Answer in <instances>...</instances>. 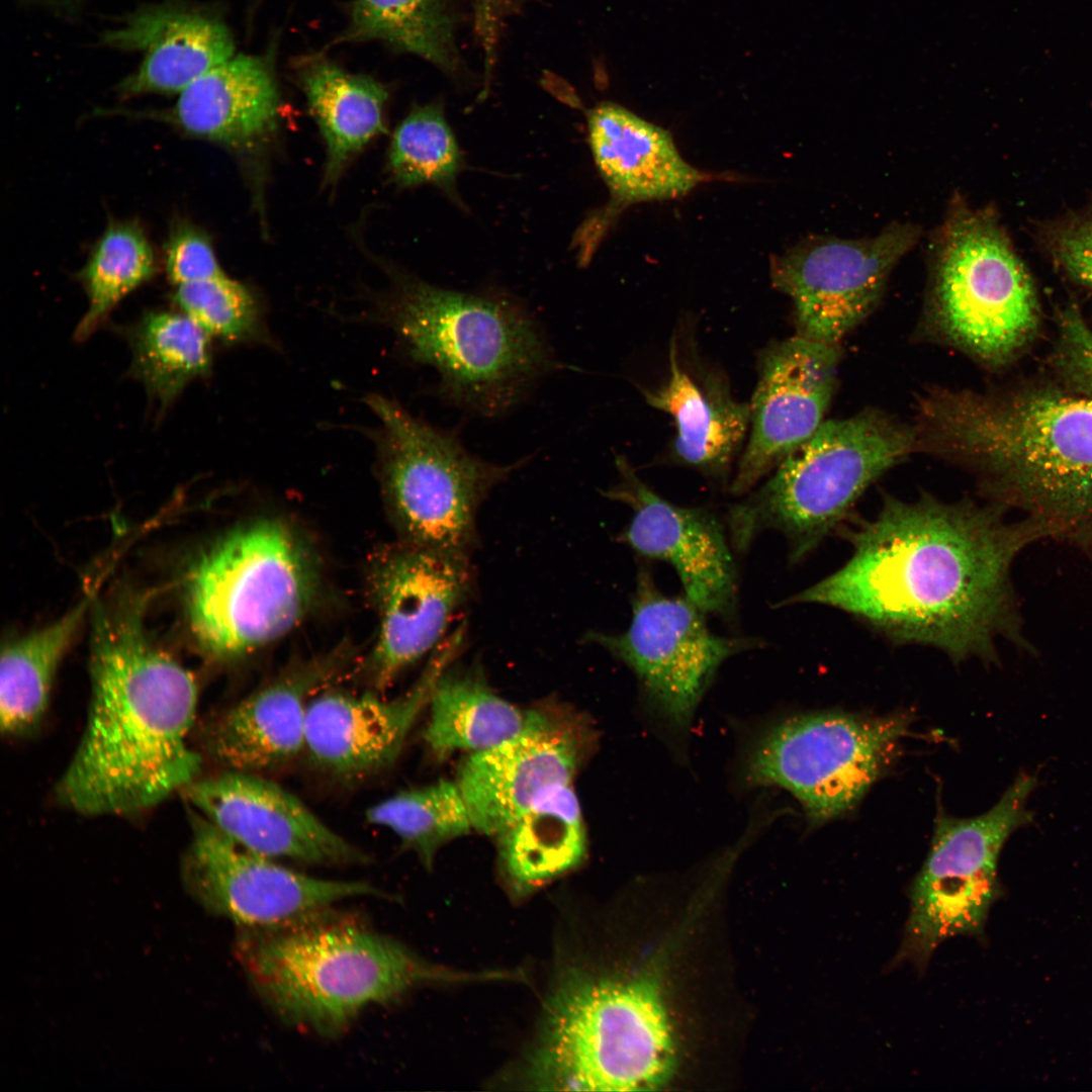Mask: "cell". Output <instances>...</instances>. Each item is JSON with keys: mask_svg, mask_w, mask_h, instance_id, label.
<instances>
[{"mask_svg": "<svg viewBox=\"0 0 1092 1092\" xmlns=\"http://www.w3.org/2000/svg\"><path fill=\"white\" fill-rule=\"evenodd\" d=\"M920 237V226L895 221L870 238L814 237L774 259L771 281L793 301L797 334L841 346L873 312L893 268Z\"/></svg>", "mask_w": 1092, "mask_h": 1092, "instance_id": "cell-15", "label": "cell"}, {"mask_svg": "<svg viewBox=\"0 0 1092 1092\" xmlns=\"http://www.w3.org/2000/svg\"><path fill=\"white\" fill-rule=\"evenodd\" d=\"M631 604L632 619L624 632L589 631L583 641L625 663L647 701L676 729L691 722L726 659L760 646L755 639L713 633L703 611L686 597L662 594L646 567L639 569Z\"/></svg>", "mask_w": 1092, "mask_h": 1092, "instance_id": "cell-13", "label": "cell"}, {"mask_svg": "<svg viewBox=\"0 0 1092 1092\" xmlns=\"http://www.w3.org/2000/svg\"><path fill=\"white\" fill-rule=\"evenodd\" d=\"M181 877L200 906L240 928L286 924L348 898L389 897L367 882L322 879L283 867L242 847L195 811Z\"/></svg>", "mask_w": 1092, "mask_h": 1092, "instance_id": "cell-14", "label": "cell"}, {"mask_svg": "<svg viewBox=\"0 0 1092 1092\" xmlns=\"http://www.w3.org/2000/svg\"><path fill=\"white\" fill-rule=\"evenodd\" d=\"M87 609L86 602L57 621L10 642L0 667V728L22 735L42 718L58 666Z\"/></svg>", "mask_w": 1092, "mask_h": 1092, "instance_id": "cell-30", "label": "cell"}, {"mask_svg": "<svg viewBox=\"0 0 1092 1092\" xmlns=\"http://www.w3.org/2000/svg\"><path fill=\"white\" fill-rule=\"evenodd\" d=\"M278 106L272 59L240 54L187 86L160 117L186 135L247 149L275 129Z\"/></svg>", "mask_w": 1092, "mask_h": 1092, "instance_id": "cell-23", "label": "cell"}, {"mask_svg": "<svg viewBox=\"0 0 1092 1092\" xmlns=\"http://www.w3.org/2000/svg\"><path fill=\"white\" fill-rule=\"evenodd\" d=\"M840 357V345L798 334L761 353L749 404L750 435L731 484L734 494L747 492L824 422Z\"/></svg>", "mask_w": 1092, "mask_h": 1092, "instance_id": "cell-17", "label": "cell"}, {"mask_svg": "<svg viewBox=\"0 0 1092 1092\" xmlns=\"http://www.w3.org/2000/svg\"><path fill=\"white\" fill-rule=\"evenodd\" d=\"M647 403L669 414L676 425V458L705 474L722 476L750 425L749 404L736 401L720 382L700 384L679 365L674 338L669 377L656 390H644Z\"/></svg>", "mask_w": 1092, "mask_h": 1092, "instance_id": "cell-26", "label": "cell"}, {"mask_svg": "<svg viewBox=\"0 0 1092 1092\" xmlns=\"http://www.w3.org/2000/svg\"><path fill=\"white\" fill-rule=\"evenodd\" d=\"M619 481L603 494L632 510L620 540L639 555L673 567L685 597L701 611L735 614L736 569L724 529L708 511L676 506L659 496L616 456Z\"/></svg>", "mask_w": 1092, "mask_h": 1092, "instance_id": "cell-19", "label": "cell"}, {"mask_svg": "<svg viewBox=\"0 0 1092 1092\" xmlns=\"http://www.w3.org/2000/svg\"><path fill=\"white\" fill-rule=\"evenodd\" d=\"M165 268L175 286L224 274L207 236L186 222L176 225L168 238Z\"/></svg>", "mask_w": 1092, "mask_h": 1092, "instance_id": "cell-38", "label": "cell"}, {"mask_svg": "<svg viewBox=\"0 0 1092 1092\" xmlns=\"http://www.w3.org/2000/svg\"><path fill=\"white\" fill-rule=\"evenodd\" d=\"M911 723L906 712L792 716L752 740L740 777L747 787L776 786L790 792L810 825H822L854 808L890 768Z\"/></svg>", "mask_w": 1092, "mask_h": 1092, "instance_id": "cell-11", "label": "cell"}, {"mask_svg": "<svg viewBox=\"0 0 1092 1092\" xmlns=\"http://www.w3.org/2000/svg\"><path fill=\"white\" fill-rule=\"evenodd\" d=\"M930 259L927 336L993 369L1024 352L1039 326L1036 293L993 215L953 200Z\"/></svg>", "mask_w": 1092, "mask_h": 1092, "instance_id": "cell-8", "label": "cell"}, {"mask_svg": "<svg viewBox=\"0 0 1092 1092\" xmlns=\"http://www.w3.org/2000/svg\"><path fill=\"white\" fill-rule=\"evenodd\" d=\"M366 818L390 830L427 867L442 845L473 828L457 783L444 780L382 800L367 810Z\"/></svg>", "mask_w": 1092, "mask_h": 1092, "instance_id": "cell-34", "label": "cell"}, {"mask_svg": "<svg viewBox=\"0 0 1092 1092\" xmlns=\"http://www.w3.org/2000/svg\"><path fill=\"white\" fill-rule=\"evenodd\" d=\"M111 46L139 50L144 60L121 84L126 95L180 93L235 55L228 26L215 17L174 9L141 13L108 33Z\"/></svg>", "mask_w": 1092, "mask_h": 1092, "instance_id": "cell-25", "label": "cell"}, {"mask_svg": "<svg viewBox=\"0 0 1092 1092\" xmlns=\"http://www.w3.org/2000/svg\"><path fill=\"white\" fill-rule=\"evenodd\" d=\"M173 300L210 337L233 344L266 340L257 299L225 274L177 285Z\"/></svg>", "mask_w": 1092, "mask_h": 1092, "instance_id": "cell-36", "label": "cell"}, {"mask_svg": "<svg viewBox=\"0 0 1092 1092\" xmlns=\"http://www.w3.org/2000/svg\"><path fill=\"white\" fill-rule=\"evenodd\" d=\"M464 634L459 626L447 636L403 696L383 700L342 692L314 695L307 707L304 745L313 762L345 779L364 777L393 762L438 677L463 647Z\"/></svg>", "mask_w": 1092, "mask_h": 1092, "instance_id": "cell-20", "label": "cell"}, {"mask_svg": "<svg viewBox=\"0 0 1092 1092\" xmlns=\"http://www.w3.org/2000/svg\"><path fill=\"white\" fill-rule=\"evenodd\" d=\"M127 333L130 374L165 408L192 380L210 372V336L181 312H146Z\"/></svg>", "mask_w": 1092, "mask_h": 1092, "instance_id": "cell-32", "label": "cell"}, {"mask_svg": "<svg viewBox=\"0 0 1092 1092\" xmlns=\"http://www.w3.org/2000/svg\"><path fill=\"white\" fill-rule=\"evenodd\" d=\"M1052 364L1060 381L1092 395V327L1075 307L1059 315Z\"/></svg>", "mask_w": 1092, "mask_h": 1092, "instance_id": "cell-37", "label": "cell"}, {"mask_svg": "<svg viewBox=\"0 0 1092 1092\" xmlns=\"http://www.w3.org/2000/svg\"><path fill=\"white\" fill-rule=\"evenodd\" d=\"M297 65L300 87L326 143L325 179L333 183L347 162L384 131L388 93L374 78L349 73L322 56Z\"/></svg>", "mask_w": 1092, "mask_h": 1092, "instance_id": "cell-28", "label": "cell"}, {"mask_svg": "<svg viewBox=\"0 0 1092 1092\" xmlns=\"http://www.w3.org/2000/svg\"><path fill=\"white\" fill-rule=\"evenodd\" d=\"M365 401L379 421L382 485L404 542L470 557L481 504L525 459L486 461L453 431L416 418L393 399L373 393Z\"/></svg>", "mask_w": 1092, "mask_h": 1092, "instance_id": "cell-10", "label": "cell"}, {"mask_svg": "<svg viewBox=\"0 0 1092 1092\" xmlns=\"http://www.w3.org/2000/svg\"><path fill=\"white\" fill-rule=\"evenodd\" d=\"M429 705L423 738L436 757L496 746L521 733L531 714L495 694L476 664L447 666L435 682Z\"/></svg>", "mask_w": 1092, "mask_h": 1092, "instance_id": "cell-29", "label": "cell"}, {"mask_svg": "<svg viewBox=\"0 0 1092 1092\" xmlns=\"http://www.w3.org/2000/svg\"><path fill=\"white\" fill-rule=\"evenodd\" d=\"M461 156L441 106L416 107L397 126L388 152V170L402 187L432 183L454 194Z\"/></svg>", "mask_w": 1092, "mask_h": 1092, "instance_id": "cell-35", "label": "cell"}, {"mask_svg": "<svg viewBox=\"0 0 1092 1092\" xmlns=\"http://www.w3.org/2000/svg\"><path fill=\"white\" fill-rule=\"evenodd\" d=\"M455 25L446 0H352L335 42L379 41L454 73L460 67Z\"/></svg>", "mask_w": 1092, "mask_h": 1092, "instance_id": "cell-31", "label": "cell"}, {"mask_svg": "<svg viewBox=\"0 0 1092 1092\" xmlns=\"http://www.w3.org/2000/svg\"><path fill=\"white\" fill-rule=\"evenodd\" d=\"M1035 779L1023 775L987 812L971 818L939 813L931 846L911 888L900 954L924 964L946 938L978 933L998 893L997 861L1008 837L1031 821Z\"/></svg>", "mask_w": 1092, "mask_h": 1092, "instance_id": "cell-12", "label": "cell"}, {"mask_svg": "<svg viewBox=\"0 0 1092 1092\" xmlns=\"http://www.w3.org/2000/svg\"><path fill=\"white\" fill-rule=\"evenodd\" d=\"M407 356L439 376L447 399L484 417L522 401L558 362L518 302L402 279L384 308Z\"/></svg>", "mask_w": 1092, "mask_h": 1092, "instance_id": "cell-5", "label": "cell"}, {"mask_svg": "<svg viewBox=\"0 0 1092 1092\" xmlns=\"http://www.w3.org/2000/svg\"><path fill=\"white\" fill-rule=\"evenodd\" d=\"M1055 253L1066 272L1092 290V217L1062 231Z\"/></svg>", "mask_w": 1092, "mask_h": 1092, "instance_id": "cell-39", "label": "cell"}, {"mask_svg": "<svg viewBox=\"0 0 1092 1092\" xmlns=\"http://www.w3.org/2000/svg\"><path fill=\"white\" fill-rule=\"evenodd\" d=\"M673 1063L670 1025L646 980L594 981L572 971L552 994L526 1075L546 1090L653 1089Z\"/></svg>", "mask_w": 1092, "mask_h": 1092, "instance_id": "cell-7", "label": "cell"}, {"mask_svg": "<svg viewBox=\"0 0 1092 1092\" xmlns=\"http://www.w3.org/2000/svg\"><path fill=\"white\" fill-rule=\"evenodd\" d=\"M156 259L143 229L130 221H112L103 232L78 274L88 307L75 330L83 341L128 293L155 274Z\"/></svg>", "mask_w": 1092, "mask_h": 1092, "instance_id": "cell-33", "label": "cell"}, {"mask_svg": "<svg viewBox=\"0 0 1092 1092\" xmlns=\"http://www.w3.org/2000/svg\"><path fill=\"white\" fill-rule=\"evenodd\" d=\"M480 31L489 44L492 36L494 0H475Z\"/></svg>", "mask_w": 1092, "mask_h": 1092, "instance_id": "cell-40", "label": "cell"}, {"mask_svg": "<svg viewBox=\"0 0 1092 1092\" xmlns=\"http://www.w3.org/2000/svg\"><path fill=\"white\" fill-rule=\"evenodd\" d=\"M473 586L470 557L405 542L380 557L372 571L379 629L369 661L376 688L438 648Z\"/></svg>", "mask_w": 1092, "mask_h": 1092, "instance_id": "cell-16", "label": "cell"}, {"mask_svg": "<svg viewBox=\"0 0 1092 1092\" xmlns=\"http://www.w3.org/2000/svg\"><path fill=\"white\" fill-rule=\"evenodd\" d=\"M589 145L615 205L673 199L705 180L668 131L611 102L588 113Z\"/></svg>", "mask_w": 1092, "mask_h": 1092, "instance_id": "cell-24", "label": "cell"}, {"mask_svg": "<svg viewBox=\"0 0 1092 1092\" xmlns=\"http://www.w3.org/2000/svg\"><path fill=\"white\" fill-rule=\"evenodd\" d=\"M317 588L315 560L289 526L257 520L215 542L189 585L192 631L210 655L235 659L284 636Z\"/></svg>", "mask_w": 1092, "mask_h": 1092, "instance_id": "cell-9", "label": "cell"}, {"mask_svg": "<svg viewBox=\"0 0 1092 1092\" xmlns=\"http://www.w3.org/2000/svg\"><path fill=\"white\" fill-rule=\"evenodd\" d=\"M503 874L517 893L534 888L578 866L586 834L571 783L545 791L497 837Z\"/></svg>", "mask_w": 1092, "mask_h": 1092, "instance_id": "cell-27", "label": "cell"}, {"mask_svg": "<svg viewBox=\"0 0 1092 1092\" xmlns=\"http://www.w3.org/2000/svg\"><path fill=\"white\" fill-rule=\"evenodd\" d=\"M914 410L918 451L968 469L988 502L1092 560V395L1061 381L932 386Z\"/></svg>", "mask_w": 1092, "mask_h": 1092, "instance_id": "cell-3", "label": "cell"}, {"mask_svg": "<svg viewBox=\"0 0 1092 1092\" xmlns=\"http://www.w3.org/2000/svg\"><path fill=\"white\" fill-rule=\"evenodd\" d=\"M139 607L102 608L95 618L86 724L55 790L82 815L143 812L183 793L200 771L189 744L195 678L149 641Z\"/></svg>", "mask_w": 1092, "mask_h": 1092, "instance_id": "cell-2", "label": "cell"}, {"mask_svg": "<svg viewBox=\"0 0 1092 1092\" xmlns=\"http://www.w3.org/2000/svg\"><path fill=\"white\" fill-rule=\"evenodd\" d=\"M1007 511L927 492L914 500L885 494L874 518H853L838 532L850 545L846 561L778 606L830 607L895 644L934 647L956 662H995L1002 639L1029 648L1011 567L1045 537Z\"/></svg>", "mask_w": 1092, "mask_h": 1092, "instance_id": "cell-1", "label": "cell"}, {"mask_svg": "<svg viewBox=\"0 0 1092 1092\" xmlns=\"http://www.w3.org/2000/svg\"><path fill=\"white\" fill-rule=\"evenodd\" d=\"M236 956L278 1017L328 1037L370 1005L394 1002L424 983L462 979L332 908L278 926L240 928Z\"/></svg>", "mask_w": 1092, "mask_h": 1092, "instance_id": "cell-4", "label": "cell"}, {"mask_svg": "<svg viewBox=\"0 0 1092 1092\" xmlns=\"http://www.w3.org/2000/svg\"><path fill=\"white\" fill-rule=\"evenodd\" d=\"M183 793L195 812L265 857L331 866L370 860L297 797L259 774L226 769L195 780Z\"/></svg>", "mask_w": 1092, "mask_h": 1092, "instance_id": "cell-18", "label": "cell"}, {"mask_svg": "<svg viewBox=\"0 0 1092 1092\" xmlns=\"http://www.w3.org/2000/svg\"><path fill=\"white\" fill-rule=\"evenodd\" d=\"M914 452V426L881 410L824 421L762 486L730 508L731 546L743 553L758 534L775 530L788 542L791 563L800 562L853 519L870 485Z\"/></svg>", "mask_w": 1092, "mask_h": 1092, "instance_id": "cell-6", "label": "cell"}, {"mask_svg": "<svg viewBox=\"0 0 1092 1092\" xmlns=\"http://www.w3.org/2000/svg\"><path fill=\"white\" fill-rule=\"evenodd\" d=\"M314 663L283 675L221 714L207 728V753L228 770L261 774L294 759L305 745L308 703L334 671Z\"/></svg>", "mask_w": 1092, "mask_h": 1092, "instance_id": "cell-22", "label": "cell"}, {"mask_svg": "<svg viewBox=\"0 0 1092 1092\" xmlns=\"http://www.w3.org/2000/svg\"><path fill=\"white\" fill-rule=\"evenodd\" d=\"M582 755V732L557 714L531 710L524 730L471 753L457 785L472 827L497 837L548 789L571 783Z\"/></svg>", "mask_w": 1092, "mask_h": 1092, "instance_id": "cell-21", "label": "cell"}]
</instances>
